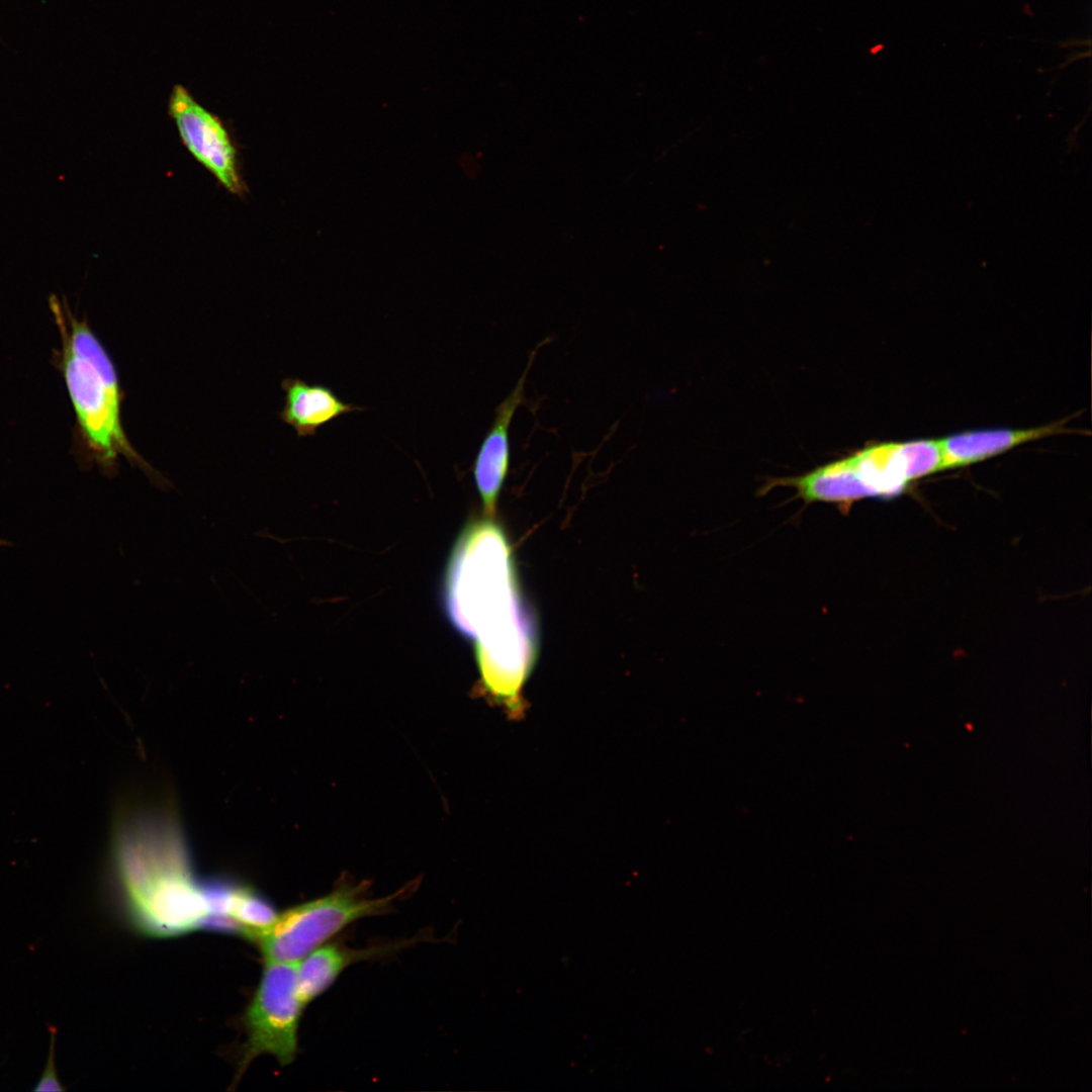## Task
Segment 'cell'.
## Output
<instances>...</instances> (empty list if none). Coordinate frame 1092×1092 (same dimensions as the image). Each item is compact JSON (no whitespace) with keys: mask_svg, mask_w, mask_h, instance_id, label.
Listing matches in <instances>:
<instances>
[{"mask_svg":"<svg viewBox=\"0 0 1092 1092\" xmlns=\"http://www.w3.org/2000/svg\"><path fill=\"white\" fill-rule=\"evenodd\" d=\"M114 866L133 927L152 937L201 928L207 915L176 817L169 809H139L120 823Z\"/></svg>","mask_w":1092,"mask_h":1092,"instance_id":"obj_1","label":"cell"},{"mask_svg":"<svg viewBox=\"0 0 1092 1092\" xmlns=\"http://www.w3.org/2000/svg\"><path fill=\"white\" fill-rule=\"evenodd\" d=\"M445 599L451 622L475 644L535 626L520 597L506 536L489 521L469 525L459 537L448 565Z\"/></svg>","mask_w":1092,"mask_h":1092,"instance_id":"obj_2","label":"cell"},{"mask_svg":"<svg viewBox=\"0 0 1092 1092\" xmlns=\"http://www.w3.org/2000/svg\"><path fill=\"white\" fill-rule=\"evenodd\" d=\"M51 307L63 338L67 389L88 447L105 467L111 468L122 455L159 479L124 433L120 417L123 395L109 355L86 323L74 317L58 300Z\"/></svg>","mask_w":1092,"mask_h":1092,"instance_id":"obj_3","label":"cell"},{"mask_svg":"<svg viewBox=\"0 0 1092 1092\" xmlns=\"http://www.w3.org/2000/svg\"><path fill=\"white\" fill-rule=\"evenodd\" d=\"M406 889L369 899L365 883H341L330 894L291 907L254 939L265 963H298L343 928L361 918L387 914Z\"/></svg>","mask_w":1092,"mask_h":1092,"instance_id":"obj_4","label":"cell"},{"mask_svg":"<svg viewBox=\"0 0 1092 1092\" xmlns=\"http://www.w3.org/2000/svg\"><path fill=\"white\" fill-rule=\"evenodd\" d=\"M780 485L794 487L805 503H828L840 510L864 497L890 498L911 481L903 442L872 444L814 470L782 477Z\"/></svg>","mask_w":1092,"mask_h":1092,"instance_id":"obj_5","label":"cell"},{"mask_svg":"<svg viewBox=\"0 0 1092 1092\" xmlns=\"http://www.w3.org/2000/svg\"><path fill=\"white\" fill-rule=\"evenodd\" d=\"M297 963H266L244 1023L247 1040L239 1061L240 1075L257 1056L270 1054L280 1065L297 1052V1030L304 1007L297 989Z\"/></svg>","mask_w":1092,"mask_h":1092,"instance_id":"obj_6","label":"cell"},{"mask_svg":"<svg viewBox=\"0 0 1092 1092\" xmlns=\"http://www.w3.org/2000/svg\"><path fill=\"white\" fill-rule=\"evenodd\" d=\"M168 108L191 156L230 193L244 194L246 185L240 172L237 148L222 120L198 103L180 84L173 87Z\"/></svg>","mask_w":1092,"mask_h":1092,"instance_id":"obj_7","label":"cell"},{"mask_svg":"<svg viewBox=\"0 0 1092 1092\" xmlns=\"http://www.w3.org/2000/svg\"><path fill=\"white\" fill-rule=\"evenodd\" d=\"M538 348L510 394L497 405L493 422L475 456L472 473L484 511L492 516L508 475L511 460L510 428L518 407L525 401V384Z\"/></svg>","mask_w":1092,"mask_h":1092,"instance_id":"obj_8","label":"cell"},{"mask_svg":"<svg viewBox=\"0 0 1092 1092\" xmlns=\"http://www.w3.org/2000/svg\"><path fill=\"white\" fill-rule=\"evenodd\" d=\"M1065 421L1023 429H991L957 433L939 439L942 470L953 469L1005 453L1021 444L1068 433Z\"/></svg>","mask_w":1092,"mask_h":1092,"instance_id":"obj_9","label":"cell"},{"mask_svg":"<svg viewBox=\"0 0 1092 1092\" xmlns=\"http://www.w3.org/2000/svg\"><path fill=\"white\" fill-rule=\"evenodd\" d=\"M414 940H402L362 949L342 945H321L297 963L299 997L304 1006L324 993L350 965L394 953Z\"/></svg>","mask_w":1092,"mask_h":1092,"instance_id":"obj_10","label":"cell"},{"mask_svg":"<svg viewBox=\"0 0 1092 1092\" xmlns=\"http://www.w3.org/2000/svg\"><path fill=\"white\" fill-rule=\"evenodd\" d=\"M285 400L280 417L299 437L313 436L333 420L362 407L343 401L330 387L298 378L282 381Z\"/></svg>","mask_w":1092,"mask_h":1092,"instance_id":"obj_11","label":"cell"},{"mask_svg":"<svg viewBox=\"0 0 1092 1092\" xmlns=\"http://www.w3.org/2000/svg\"><path fill=\"white\" fill-rule=\"evenodd\" d=\"M230 916L241 928V935L254 940L276 919L272 904L249 886L237 884L233 892Z\"/></svg>","mask_w":1092,"mask_h":1092,"instance_id":"obj_12","label":"cell"},{"mask_svg":"<svg viewBox=\"0 0 1092 1092\" xmlns=\"http://www.w3.org/2000/svg\"><path fill=\"white\" fill-rule=\"evenodd\" d=\"M51 1039H50V1052L44 1066V1070L36 1083L34 1091H63L65 1088L61 1085L58 1078L56 1064H55V1041H56V1028L51 1027Z\"/></svg>","mask_w":1092,"mask_h":1092,"instance_id":"obj_13","label":"cell"},{"mask_svg":"<svg viewBox=\"0 0 1092 1092\" xmlns=\"http://www.w3.org/2000/svg\"><path fill=\"white\" fill-rule=\"evenodd\" d=\"M8 544H9V543H8L7 541H5V540H1V539H0V545H8Z\"/></svg>","mask_w":1092,"mask_h":1092,"instance_id":"obj_14","label":"cell"}]
</instances>
